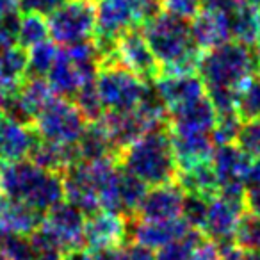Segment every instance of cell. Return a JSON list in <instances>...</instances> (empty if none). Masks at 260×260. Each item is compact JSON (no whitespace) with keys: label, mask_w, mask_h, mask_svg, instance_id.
<instances>
[{"label":"cell","mask_w":260,"mask_h":260,"mask_svg":"<svg viewBox=\"0 0 260 260\" xmlns=\"http://www.w3.org/2000/svg\"><path fill=\"white\" fill-rule=\"evenodd\" d=\"M84 228L86 214L68 202H62L45 214L40 228L29 239L36 253L64 255L84 248Z\"/></svg>","instance_id":"obj_6"},{"label":"cell","mask_w":260,"mask_h":260,"mask_svg":"<svg viewBox=\"0 0 260 260\" xmlns=\"http://www.w3.org/2000/svg\"><path fill=\"white\" fill-rule=\"evenodd\" d=\"M59 55V47L52 40L43 41L27 50L29 57V77H47Z\"/></svg>","instance_id":"obj_26"},{"label":"cell","mask_w":260,"mask_h":260,"mask_svg":"<svg viewBox=\"0 0 260 260\" xmlns=\"http://www.w3.org/2000/svg\"><path fill=\"white\" fill-rule=\"evenodd\" d=\"M141 30L159 62L160 73L196 72L202 52L192 40L187 22L159 13Z\"/></svg>","instance_id":"obj_4"},{"label":"cell","mask_w":260,"mask_h":260,"mask_svg":"<svg viewBox=\"0 0 260 260\" xmlns=\"http://www.w3.org/2000/svg\"><path fill=\"white\" fill-rule=\"evenodd\" d=\"M87 119L73 100L55 96L34 121L41 141L59 146H75L87 128Z\"/></svg>","instance_id":"obj_8"},{"label":"cell","mask_w":260,"mask_h":260,"mask_svg":"<svg viewBox=\"0 0 260 260\" xmlns=\"http://www.w3.org/2000/svg\"><path fill=\"white\" fill-rule=\"evenodd\" d=\"M94 43L102 54V62L112 61L116 41L125 32L139 29L160 13L159 0H98Z\"/></svg>","instance_id":"obj_5"},{"label":"cell","mask_w":260,"mask_h":260,"mask_svg":"<svg viewBox=\"0 0 260 260\" xmlns=\"http://www.w3.org/2000/svg\"><path fill=\"white\" fill-rule=\"evenodd\" d=\"M32 260H62V255H59V253H36Z\"/></svg>","instance_id":"obj_42"},{"label":"cell","mask_w":260,"mask_h":260,"mask_svg":"<svg viewBox=\"0 0 260 260\" xmlns=\"http://www.w3.org/2000/svg\"><path fill=\"white\" fill-rule=\"evenodd\" d=\"M0 253L6 260H32L36 249L25 235L0 234Z\"/></svg>","instance_id":"obj_29"},{"label":"cell","mask_w":260,"mask_h":260,"mask_svg":"<svg viewBox=\"0 0 260 260\" xmlns=\"http://www.w3.org/2000/svg\"><path fill=\"white\" fill-rule=\"evenodd\" d=\"M232 40L248 47L256 45L260 38V2L246 4L228 15Z\"/></svg>","instance_id":"obj_23"},{"label":"cell","mask_w":260,"mask_h":260,"mask_svg":"<svg viewBox=\"0 0 260 260\" xmlns=\"http://www.w3.org/2000/svg\"><path fill=\"white\" fill-rule=\"evenodd\" d=\"M237 116L242 123L260 119V73L242 86L237 96Z\"/></svg>","instance_id":"obj_25"},{"label":"cell","mask_w":260,"mask_h":260,"mask_svg":"<svg viewBox=\"0 0 260 260\" xmlns=\"http://www.w3.org/2000/svg\"><path fill=\"white\" fill-rule=\"evenodd\" d=\"M98 68H89V66H80L66 54L64 48H59V55L55 59L54 66L48 72L47 80L54 93L61 98H70L73 100L75 94L82 89L86 84L94 82Z\"/></svg>","instance_id":"obj_16"},{"label":"cell","mask_w":260,"mask_h":260,"mask_svg":"<svg viewBox=\"0 0 260 260\" xmlns=\"http://www.w3.org/2000/svg\"><path fill=\"white\" fill-rule=\"evenodd\" d=\"M27 77H29L27 50L15 45L0 54V91L18 89Z\"/></svg>","instance_id":"obj_22"},{"label":"cell","mask_w":260,"mask_h":260,"mask_svg":"<svg viewBox=\"0 0 260 260\" xmlns=\"http://www.w3.org/2000/svg\"><path fill=\"white\" fill-rule=\"evenodd\" d=\"M128 241V219L118 212L98 210L86 216L84 248L89 251L123 246Z\"/></svg>","instance_id":"obj_13"},{"label":"cell","mask_w":260,"mask_h":260,"mask_svg":"<svg viewBox=\"0 0 260 260\" xmlns=\"http://www.w3.org/2000/svg\"><path fill=\"white\" fill-rule=\"evenodd\" d=\"M210 162L221 189L230 185H246L253 157H249L237 143H230V145L216 146Z\"/></svg>","instance_id":"obj_18"},{"label":"cell","mask_w":260,"mask_h":260,"mask_svg":"<svg viewBox=\"0 0 260 260\" xmlns=\"http://www.w3.org/2000/svg\"><path fill=\"white\" fill-rule=\"evenodd\" d=\"M94 86L105 112L136 111L150 91L148 82L134 75L116 59L100 64Z\"/></svg>","instance_id":"obj_7"},{"label":"cell","mask_w":260,"mask_h":260,"mask_svg":"<svg viewBox=\"0 0 260 260\" xmlns=\"http://www.w3.org/2000/svg\"><path fill=\"white\" fill-rule=\"evenodd\" d=\"M246 212L260 216V185H248L244 191Z\"/></svg>","instance_id":"obj_37"},{"label":"cell","mask_w":260,"mask_h":260,"mask_svg":"<svg viewBox=\"0 0 260 260\" xmlns=\"http://www.w3.org/2000/svg\"><path fill=\"white\" fill-rule=\"evenodd\" d=\"M219 248L221 260H260V253L246 251L239 248L235 242H226V244H217Z\"/></svg>","instance_id":"obj_34"},{"label":"cell","mask_w":260,"mask_h":260,"mask_svg":"<svg viewBox=\"0 0 260 260\" xmlns=\"http://www.w3.org/2000/svg\"><path fill=\"white\" fill-rule=\"evenodd\" d=\"M185 191L178 182L155 185L146 191L138 212L130 219L146 221V223H166L180 219L184 212Z\"/></svg>","instance_id":"obj_12"},{"label":"cell","mask_w":260,"mask_h":260,"mask_svg":"<svg viewBox=\"0 0 260 260\" xmlns=\"http://www.w3.org/2000/svg\"><path fill=\"white\" fill-rule=\"evenodd\" d=\"M123 260H157L153 249L145 248L136 242H128L123 248Z\"/></svg>","instance_id":"obj_36"},{"label":"cell","mask_w":260,"mask_h":260,"mask_svg":"<svg viewBox=\"0 0 260 260\" xmlns=\"http://www.w3.org/2000/svg\"><path fill=\"white\" fill-rule=\"evenodd\" d=\"M189 25H191L192 40H194L196 47L200 48L202 54L232 41L230 20L224 13L205 11L203 9Z\"/></svg>","instance_id":"obj_19"},{"label":"cell","mask_w":260,"mask_h":260,"mask_svg":"<svg viewBox=\"0 0 260 260\" xmlns=\"http://www.w3.org/2000/svg\"><path fill=\"white\" fill-rule=\"evenodd\" d=\"M118 164L123 171L148 187L178 180V162L171 145L170 126L148 130L119 152Z\"/></svg>","instance_id":"obj_2"},{"label":"cell","mask_w":260,"mask_h":260,"mask_svg":"<svg viewBox=\"0 0 260 260\" xmlns=\"http://www.w3.org/2000/svg\"><path fill=\"white\" fill-rule=\"evenodd\" d=\"M153 86H155L160 100L166 105L168 112L177 111L184 105H189L207 96L205 86H203L198 72L160 73Z\"/></svg>","instance_id":"obj_15"},{"label":"cell","mask_w":260,"mask_h":260,"mask_svg":"<svg viewBox=\"0 0 260 260\" xmlns=\"http://www.w3.org/2000/svg\"><path fill=\"white\" fill-rule=\"evenodd\" d=\"M203 237V234L200 230L189 232L185 237L173 241L170 244H166L164 248L157 249V260H191L192 249L200 242V239Z\"/></svg>","instance_id":"obj_28"},{"label":"cell","mask_w":260,"mask_h":260,"mask_svg":"<svg viewBox=\"0 0 260 260\" xmlns=\"http://www.w3.org/2000/svg\"><path fill=\"white\" fill-rule=\"evenodd\" d=\"M18 11H20L18 0H0V18L18 15Z\"/></svg>","instance_id":"obj_39"},{"label":"cell","mask_w":260,"mask_h":260,"mask_svg":"<svg viewBox=\"0 0 260 260\" xmlns=\"http://www.w3.org/2000/svg\"><path fill=\"white\" fill-rule=\"evenodd\" d=\"M123 246H116V248L100 249V251H91L94 260H123Z\"/></svg>","instance_id":"obj_38"},{"label":"cell","mask_w":260,"mask_h":260,"mask_svg":"<svg viewBox=\"0 0 260 260\" xmlns=\"http://www.w3.org/2000/svg\"><path fill=\"white\" fill-rule=\"evenodd\" d=\"M178 184L185 191V194H196L202 198H214L219 192V182L214 173L212 162H200L187 170L178 171Z\"/></svg>","instance_id":"obj_21"},{"label":"cell","mask_w":260,"mask_h":260,"mask_svg":"<svg viewBox=\"0 0 260 260\" xmlns=\"http://www.w3.org/2000/svg\"><path fill=\"white\" fill-rule=\"evenodd\" d=\"M91 2H94V0H91Z\"/></svg>","instance_id":"obj_45"},{"label":"cell","mask_w":260,"mask_h":260,"mask_svg":"<svg viewBox=\"0 0 260 260\" xmlns=\"http://www.w3.org/2000/svg\"><path fill=\"white\" fill-rule=\"evenodd\" d=\"M194 228H191V224L184 217L166 221V223H146V221L128 219V241L150 249L164 248L170 242L185 237Z\"/></svg>","instance_id":"obj_17"},{"label":"cell","mask_w":260,"mask_h":260,"mask_svg":"<svg viewBox=\"0 0 260 260\" xmlns=\"http://www.w3.org/2000/svg\"><path fill=\"white\" fill-rule=\"evenodd\" d=\"M50 40L48 18L38 13H22L16 27V45L23 50L36 47L43 41Z\"/></svg>","instance_id":"obj_24"},{"label":"cell","mask_w":260,"mask_h":260,"mask_svg":"<svg viewBox=\"0 0 260 260\" xmlns=\"http://www.w3.org/2000/svg\"><path fill=\"white\" fill-rule=\"evenodd\" d=\"M116 61L138 75L145 82H155L160 75V66L146 41L141 29H132L116 41Z\"/></svg>","instance_id":"obj_11"},{"label":"cell","mask_w":260,"mask_h":260,"mask_svg":"<svg viewBox=\"0 0 260 260\" xmlns=\"http://www.w3.org/2000/svg\"><path fill=\"white\" fill-rule=\"evenodd\" d=\"M0 260H6V256H4V255H2V253H0Z\"/></svg>","instance_id":"obj_44"},{"label":"cell","mask_w":260,"mask_h":260,"mask_svg":"<svg viewBox=\"0 0 260 260\" xmlns=\"http://www.w3.org/2000/svg\"><path fill=\"white\" fill-rule=\"evenodd\" d=\"M45 214L0 194V234L30 237L40 228Z\"/></svg>","instance_id":"obj_20"},{"label":"cell","mask_w":260,"mask_h":260,"mask_svg":"<svg viewBox=\"0 0 260 260\" xmlns=\"http://www.w3.org/2000/svg\"><path fill=\"white\" fill-rule=\"evenodd\" d=\"M191 260H221L219 248H217L216 242H212L203 235L198 244L194 246V249H192Z\"/></svg>","instance_id":"obj_35"},{"label":"cell","mask_w":260,"mask_h":260,"mask_svg":"<svg viewBox=\"0 0 260 260\" xmlns=\"http://www.w3.org/2000/svg\"><path fill=\"white\" fill-rule=\"evenodd\" d=\"M20 15L0 18V54L16 45V27Z\"/></svg>","instance_id":"obj_32"},{"label":"cell","mask_w":260,"mask_h":260,"mask_svg":"<svg viewBox=\"0 0 260 260\" xmlns=\"http://www.w3.org/2000/svg\"><path fill=\"white\" fill-rule=\"evenodd\" d=\"M40 143L34 125L20 123L0 111V164L30 159Z\"/></svg>","instance_id":"obj_14"},{"label":"cell","mask_w":260,"mask_h":260,"mask_svg":"<svg viewBox=\"0 0 260 260\" xmlns=\"http://www.w3.org/2000/svg\"><path fill=\"white\" fill-rule=\"evenodd\" d=\"M62 260H94L93 258V253L86 248H80V249H73V251H68L62 255Z\"/></svg>","instance_id":"obj_41"},{"label":"cell","mask_w":260,"mask_h":260,"mask_svg":"<svg viewBox=\"0 0 260 260\" xmlns=\"http://www.w3.org/2000/svg\"><path fill=\"white\" fill-rule=\"evenodd\" d=\"M0 194L47 214L64 202V178L30 159L0 164Z\"/></svg>","instance_id":"obj_3"},{"label":"cell","mask_w":260,"mask_h":260,"mask_svg":"<svg viewBox=\"0 0 260 260\" xmlns=\"http://www.w3.org/2000/svg\"><path fill=\"white\" fill-rule=\"evenodd\" d=\"M234 242L246 251L260 253V216L244 212L237 224Z\"/></svg>","instance_id":"obj_27"},{"label":"cell","mask_w":260,"mask_h":260,"mask_svg":"<svg viewBox=\"0 0 260 260\" xmlns=\"http://www.w3.org/2000/svg\"><path fill=\"white\" fill-rule=\"evenodd\" d=\"M248 185H260V157L253 159L248 178H246V187H248Z\"/></svg>","instance_id":"obj_40"},{"label":"cell","mask_w":260,"mask_h":260,"mask_svg":"<svg viewBox=\"0 0 260 260\" xmlns=\"http://www.w3.org/2000/svg\"><path fill=\"white\" fill-rule=\"evenodd\" d=\"M160 13L191 23L202 13V0H159Z\"/></svg>","instance_id":"obj_30"},{"label":"cell","mask_w":260,"mask_h":260,"mask_svg":"<svg viewBox=\"0 0 260 260\" xmlns=\"http://www.w3.org/2000/svg\"><path fill=\"white\" fill-rule=\"evenodd\" d=\"M244 212V198L217 192L207 203L202 234L216 244L234 242L235 230H237V224Z\"/></svg>","instance_id":"obj_10"},{"label":"cell","mask_w":260,"mask_h":260,"mask_svg":"<svg viewBox=\"0 0 260 260\" xmlns=\"http://www.w3.org/2000/svg\"><path fill=\"white\" fill-rule=\"evenodd\" d=\"M255 57H256V68H258V72H260V38H258V41H256V47H255Z\"/></svg>","instance_id":"obj_43"},{"label":"cell","mask_w":260,"mask_h":260,"mask_svg":"<svg viewBox=\"0 0 260 260\" xmlns=\"http://www.w3.org/2000/svg\"><path fill=\"white\" fill-rule=\"evenodd\" d=\"M256 70L255 50L239 41L232 40L203 52L196 72L217 116L237 112L239 91L256 75Z\"/></svg>","instance_id":"obj_1"},{"label":"cell","mask_w":260,"mask_h":260,"mask_svg":"<svg viewBox=\"0 0 260 260\" xmlns=\"http://www.w3.org/2000/svg\"><path fill=\"white\" fill-rule=\"evenodd\" d=\"M253 2H260V0H202V8L205 11H216L230 15L237 8H242L246 4H253Z\"/></svg>","instance_id":"obj_33"},{"label":"cell","mask_w":260,"mask_h":260,"mask_svg":"<svg viewBox=\"0 0 260 260\" xmlns=\"http://www.w3.org/2000/svg\"><path fill=\"white\" fill-rule=\"evenodd\" d=\"M66 0H18L20 9L23 13H38V15L50 16L54 11H57Z\"/></svg>","instance_id":"obj_31"},{"label":"cell","mask_w":260,"mask_h":260,"mask_svg":"<svg viewBox=\"0 0 260 260\" xmlns=\"http://www.w3.org/2000/svg\"><path fill=\"white\" fill-rule=\"evenodd\" d=\"M48 29H50V40L61 48L94 40L96 34L94 2L66 0L57 11L48 16Z\"/></svg>","instance_id":"obj_9"}]
</instances>
